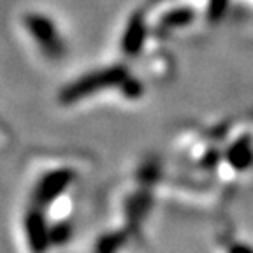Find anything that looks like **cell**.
Here are the masks:
<instances>
[{"label": "cell", "mask_w": 253, "mask_h": 253, "mask_svg": "<svg viewBox=\"0 0 253 253\" xmlns=\"http://www.w3.org/2000/svg\"><path fill=\"white\" fill-rule=\"evenodd\" d=\"M25 27L30 36L37 42V46L46 53L51 60H58L65 53L62 39L58 36L55 23L44 14H28L25 16Z\"/></svg>", "instance_id": "obj_2"}, {"label": "cell", "mask_w": 253, "mask_h": 253, "mask_svg": "<svg viewBox=\"0 0 253 253\" xmlns=\"http://www.w3.org/2000/svg\"><path fill=\"white\" fill-rule=\"evenodd\" d=\"M125 72H123L122 67H113L106 69V71L93 72V74L79 78L78 81L69 84L67 88H63L62 93H60V100L63 104H74L83 99V97L97 93V91L104 90V88L115 86L116 83H125Z\"/></svg>", "instance_id": "obj_1"}, {"label": "cell", "mask_w": 253, "mask_h": 253, "mask_svg": "<svg viewBox=\"0 0 253 253\" xmlns=\"http://www.w3.org/2000/svg\"><path fill=\"white\" fill-rule=\"evenodd\" d=\"M142 39H144V25H142L141 20H132L128 28L125 32V37H123V49L125 53H134L139 51V47L142 46Z\"/></svg>", "instance_id": "obj_5"}, {"label": "cell", "mask_w": 253, "mask_h": 253, "mask_svg": "<svg viewBox=\"0 0 253 253\" xmlns=\"http://www.w3.org/2000/svg\"><path fill=\"white\" fill-rule=\"evenodd\" d=\"M74 179V174L69 167L53 169L41 176L39 183L34 188V202L37 206H49L63 195L67 186Z\"/></svg>", "instance_id": "obj_3"}, {"label": "cell", "mask_w": 253, "mask_h": 253, "mask_svg": "<svg viewBox=\"0 0 253 253\" xmlns=\"http://www.w3.org/2000/svg\"><path fill=\"white\" fill-rule=\"evenodd\" d=\"M25 232L32 250H44L51 243V225H47L42 211H28L25 216Z\"/></svg>", "instance_id": "obj_4"}]
</instances>
